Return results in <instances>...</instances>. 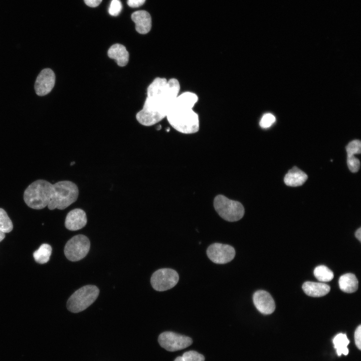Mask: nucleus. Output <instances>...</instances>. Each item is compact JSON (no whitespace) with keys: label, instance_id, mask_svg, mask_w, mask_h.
I'll list each match as a JSON object with an SVG mask.
<instances>
[{"label":"nucleus","instance_id":"obj_1","mask_svg":"<svg viewBox=\"0 0 361 361\" xmlns=\"http://www.w3.org/2000/svg\"><path fill=\"white\" fill-rule=\"evenodd\" d=\"M180 85L178 80L157 77L147 89V97L143 106L136 115L138 122L144 126L154 125L166 117L178 95Z\"/></svg>","mask_w":361,"mask_h":361},{"label":"nucleus","instance_id":"obj_2","mask_svg":"<svg viewBox=\"0 0 361 361\" xmlns=\"http://www.w3.org/2000/svg\"><path fill=\"white\" fill-rule=\"evenodd\" d=\"M198 101L197 94L191 92H185L177 96L166 116L173 128L185 134L198 131L199 116L193 109Z\"/></svg>","mask_w":361,"mask_h":361},{"label":"nucleus","instance_id":"obj_3","mask_svg":"<svg viewBox=\"0 0 361 361\" xmlns=\"http://www.w3.org/2000/svg\"><path fill=\"white\" fill-rule=\"evenodd\" d=\"M53 192V184L44 180H37L25 190L24 200L31 208L42 209L48 206Z\"/></svg>","mask_w":361,"mask_h":361},{"label":"nucleus","instance_id":"obj_4","mask_svg":"<svg viewBox=\"0 0 361 361\" xmlns=\"http://www.w3.org/2000/svg\"><path fill=\"white\" fill-rule=\"evenodd\" d=\"M79 190L77 185L69 180H62L53 184V192L48 205L51 210H64L77 199Z\"/></svg>","mask_w":361,"mask_h":361},{"label":"nucleus","instance_id":"obj_5","mask_svg":"<svg viewBox=\"0 0 361 361\" xmlns=\"http://www.w3.org/2000/svg\"><path fill=\"white\" fill-rule=\"evenodd\" d=\"M99 293V290L96 286H84L76 290L69 297L67 302V309L74 313L81 312L95 301Z\"/></svg>","mask_w":361,"mask_h":361},{"label":"nucleus","instance_id":"obj_6","mask_svg":"<svg viewBox=\"0 0 361 361\" xmlns=\"http://www.w3.org/2000/svg\"><path fill=\"white\" fill-rule=\"evenodd\" d=\"M214 206L219 216L229 222H235L240 220L245 213L242 204L238 201L229 199L219 195L214 199Z\"/></svg>","mask_w":361,"mask_h":361},{"label":"nucleus","instance_id":"obj_7","mask_svg":"<svg viewBox=\"0 0 361 361\" xmlns=\"http://www.w3.org/2000/svg\"><path fill=\"white\" fill-rule=\"evenodd\" d=\"M90 247V241L86 236L77 235L68 241L64 247V254L70 261H79L86 256Z\"/></svg>","mask_w":361,"mask_h":361},{"label":"nucleus","instance_id":"obj_8","mask_svg":"<svg viewBox=\"0 0 361 361\" xmlns=\"http://www.w3.org/2000/svg\"><path fill=\"white\" fill-rule=\"evenodd\" d=\"M178 280L179 276L176 271L170 268H162L153 273L150 283L155 290L163 291L174 287Z\"/></svg>","mask_w":361,"mask_h":361},{"label":"nucleus","instance_id":"obj_9","mask_svg":"<svg viewBox=\"0 0 361 361\" xmlns=\"http://www.w3.org/2000/svg\"><path fill=\"white\" fill-rule=\"evenodd\" d=\"M160 345L169 351L179 350L190 346L193 342L190 337L171 331H165L158 336Z\"/></svg>","mask_w":361,"mask_h":361},{"label":"nucleus","instance_id":"obj_10","mask_svg":"<svg viewBox=\"0 0 361 361\" xmlns=\"http://www.w3.org/2000/svg\"><path fill=\"white\" fill-rule=\"evenodd\" d=\"M208 258L214 263L226 264L232 261L235 256L234 248L227 244L214 243L207 250Z\"/></svg>","mask_w":361,"mask_h":361},{"label":"nucleus","instance_id":"obj_11","mask_svg":"<svg viewBox=\"0 0 361 361\" xmlns=\"http://www.w3.org/2000/svg\"><path fill=\"white\" fill-rule=\"evenodd\" d=\"M55 75L49 68L43 69L38 76L35 84L36 93L39 96L47 95L53 88Z\"/></svg>","mask_w":361,"mask_h":361},{"label":"nucleus","instance_id":"obj_12","mask_svg":"<svg viewBox=\"0 0 361 361\" xmlns=\"http://www.w3.org/2000/svg\"><path fill=\"white\" fill-rule=\"evenodd\" d=\"M254 305L257 310L264 314H270L275 309V303L271 295L264 290H258L253 296Z\"/></svg>","mask_w":361,"mask_h":361},{"label":"nucleus","instance_id":"obj_13","mask_svg":"<svg viewBox=\"0 0 361 361\" xmlns=\"http://www.w3.org/2000/svg\"><path fill=\"white\" fill-rule=\"evenodd\" d=\"M87 222L85 212L81 209H75L70 211L67 215L65 226L70 231L80 230L85 226Z\"/></svg>","mask_w":361,"mask_h":361},{"label":"nucleus","instance_id":"obj_14","mask_svg":"<svg viewBox=\"0 0 361 361\" xmlns=\"http://www.w3.org/2000/svg\"><path fill=\"white\" fill-rule=\"evenodd\" d=\"M131 19L135 24V30L139 34L148 33L151 28V18L145 11H138L131 15Z\"/></svg>","mask_w":361,"mask_h":361},{"label":"nucleus","instance_id":"obj_15","mask_svg":"<svg viewBox=\"0 0 361 361\" xmlns=\"http://www.w3.org/2000/svg\"><path fill=\"white\" fill-rule=\"evenodd\" d=\"M108 56L114 60L120 67L126 66L129 61V55L125 47L120 44L111 46L108 51Z\"/></svg>","mask_w":361,"mask_h":361},{"label":"nucleus","instance_id":"obj_16","mask_svg":"<svg viewBox=\"0 0 361 361\" xmlns=\"http://www.w3.org/2000/svg\"><path fill=\"white\" fill-rule=\"evenodd\" d=\"M304 293L312 297H321L326 295L330 291L329 285L323 283L307 281L302 285Z\"/></svg>","mask_w":361,"mask_h":361},{"label":"nucleus","instance_id":"obj_17","mask_svg":"<svg viewBox=\"0 0 361 361\" xmlns=\"http://www.w3.org/2000/svg\"><path fill=\"white\" fill-rule=\"evenodd\" d=\"M307 174L294 166L290 169L284 177L285 184L290 187H298L302 185L307 179Z\"/></svg>","mask_w":361,"mask_h":361},{"label":"nucleus","instance_id":"obj_18","mask_svg":"<svg viewBox=\"0 0 361 361\" xmlns=\"http://www.w3.org/2000/svg\"><path fill=\"white\" fill-rule=\"evenodd\" d=\"M338 283L341 290L346 293H353L358 288V280L352 273H346L341 276Z\"/></svg>","mask_w":361,"mask_h":361},{"label":"nucleus","instance_id":"obj_19","mask_svg":"<svg viewBox=\"0 0 361 361\" xmlns=\"http://www.w3.org/2000/svg\"><path fill=\"white\" fill-rule=\"evenodd\" d=\"M51 253V246L47 244H43L34 252L33 257L37 263L44 264L49 260Z\"/></svg>","mask_w":361,"mask_h":361},{"label":"nucleus","instance_id":"obj_20","mask_svg":"<svg viewBox=\"0 0 361 361\" xmlns=\"http://www.w3.org/2000/svg\"><path fill=\"white\" fill-rule=\"evenodd\" d=\"M333 343L338 355L342 354L344 355L348 354V349L347 346L349 343V340L346 334L341 333L337 334L333 339Z\"/></svg>","mask_w":361,"mask_h":361},{"label":"nucleus","instance_id":"obj_21","mask_svg":"<svg viewBox=\"0 0 361 361\" xmlns=\"http://www.w3.org/2000/svg\"><path fill=\"white\" fill-rule=\"evenodd\" d=\"M314 275L321 282H328L333 278V273L324 265H319L314 270Z\"/></svg>","mask_w":361,"mask_h":361},{"label":"nucleus","instance_id":"obj_22","mask_svg":"<svg viewBox=\"0 0 361 361\" xmlns=\"http://www.w3.org/2000/svg\"><path fill=\"white\" fill-rule=\"evenodd\" d=\"M13 228L12 222L6 212L0 208V230L6 233L10 232Z\"/></svg>","mask_w":361,"mask_h":361},{"label":"nucleus","instance_id":"obj_23","mask_svg":"<svg viewBox=\"0 0 361 361\" xmlns=\"http://www.w3.org/2000/svg\"><path fill=\"white\" fill-rule=\"evenodd\" d=\"M203 355L199 352L190 350L185 352L182 356L177 357L174 361H204Z\"/></svg>","mask_w":361,"mask_h":361},{"label":"nucleus","instance_id":"obj_24","mask_svg":"<svg viewBox=\"0 0 361 361\" xmlns=\"http://www.w3.org/2000/svg\"><path fill=\"white\" fill-rule=\"evenodd\" d=\"M347 155H354L359 154L361 151V142L359 140H354L350 141L346 146Z\"/></svg>","mask_w":361,"mask_h":361},{"label":"nucleus","instance_id":"obj_25","mask_svg":"<svg viewBox=\"0 0 361 361\" xmlns=\"http://www.w3.org/2000/svg\"><path fill=\"white\" fill-rule=\"evenodd\" d=\"M347 164L349 169L352 172H357L360 167V161L354 155H347Z\"/></svg>","mask_w":361,"mask_h":361},{"label":"nucleus","instance_id":"obj_26","mask_svg":"<svg viewBox=\"0 0 361 361\" xmlns=\"http://www.w3.org/2000/svg\"><path fill=\"white\" fill-rule=\"evenodd\" d=\"M275 116L271 113H267L263 115L261 118L259 124L263 128L270 127L275 121Z\"/></svg>","mask_w":361,"mask_h":361},{"label":"nucleus","instance_id":"obj_27","mask_svg":"<svg viewBox=\"0 0 361 361\" xmlns=\"http://www.w3.org/2000/svg\"><path fill=\"white\" fill-rule=\"evenodd\" d=\"M122 9V5L119 0H112L108 12L113 16H117L119 14Z\"/></svg>","mask_w":361,"mask_h":361},{"label":"nucleus","instance_id":"obj_28","mask_svg":"<svg viewBox=\"0 0 361 361\" xmlns=\"http://www.w3.org/2000/svg\"><path fill=\"white\" fill-rule=\"evenodd\" d=\"M361 325H359L356 329L354 332V340L355 343L357 347L360 349L361 348Z\"/></svg>","mask_w":361,"mask_h":361},{"label":"nucleus","instance_id":"obj_29","mask_svg":"<svg viewBox=\"0 0 361 361\" xmlns=\"http://www.w3.org/2000/svg\"><path fill=\"white\" fill-rule=\"evenodd\" d=\"M145 0H127V5L131 8H138L142 6Z\"/></svg>","mask_w":361,"mask_h":361},{"label":"nucleus","instance_id":"obj_30","mask_svg":"<svg viewBox=\"0 0 361 361\" xmlns=\"http://www.w3.org/2000/svg\"><path fill=\"white\" fill-rule=\"evenodd\" d=\"M85 3L90 7H96L99 5L102 0H84Z\"/></svg>","mask_w":361,"mask_h":361},{"label":"nucleus","instance_id":"obj_31","mask_svg":"<svg viewBox=\"0 0 361 361\" xmlns=\"http://www.w3.org/2000/svg\"><path fill=\"white\" fill-rule=\"evenodd\" d=\"M355 237L360 242L361 241V228L358 229L355 232Z\"/></svg>","mask_w":361,"mask_h":361},{"label":"nucleus","instance_id":"obj_32","mask_svg":"<svg viewBox=\"0 0 361 361\" xmlns=\"http://www.w3.org/2000/svg\"><path fill=\"white\" fill-rule=\"evenodd\" d=\"M5 238V233L0 230V242Z\"/></svg>","mask_w":361,"mask_h":361},{"label":"nucleus","instance_id":"obj_33","mask_svg":"<svg viewBox=\"0 0 361 361\" xmlns=\"http://www.w3.org/2000/svg\"><path fill=\"white\" fill-rule=\"evenodd\" d=\"M160 129H161V126L159 125L158 127L157 128V129L159 130Z\"/></svg>","mask_w":361,"mask_h":361},{"label":"nucleus","instance_id":"obj_34","mask_svg":"<svg viewBox=\"0 0 361 361\" xmlns=\"http://www.w3.org/2000/svg\"><path fill=\"white\" fill-rule=\"evenodd\" d=\"M74 163H75L74 162H71V165H73V164H74Z\"/></svg>","mask_w":361,"mask_h":361}]
</instances>
